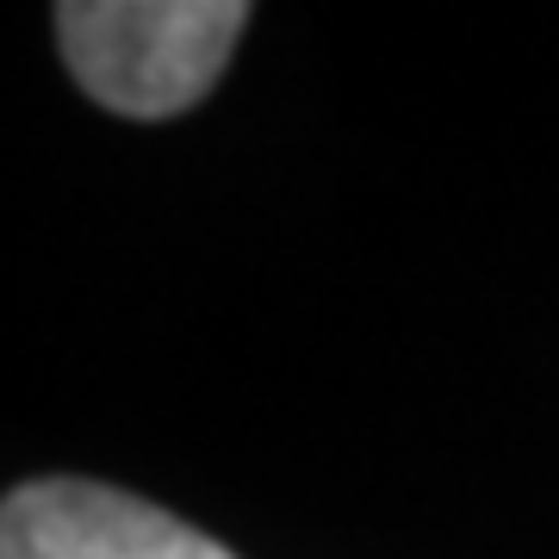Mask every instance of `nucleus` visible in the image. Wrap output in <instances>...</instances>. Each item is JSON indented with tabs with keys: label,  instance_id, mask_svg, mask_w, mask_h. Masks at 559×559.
<instances>
[{
	"label": "nucleus",
	"instance_id": "nucleus-2",
	"mask_svg": "<svg viewBox=\"0 0 559 559\" xmlns=\"http://www.w3.org/2000/svg\"><path fill=\"white\" fill-rule=\"evenodd\" d=\"M0 559H237L193 522L94 479H25L0 503Z\"/></svg>",
	"mask_w": 559,
	"mask_h": 559
},
{
	"label": "nucleus",
	"instance_id": "nucleus-1",
	"mask_svg": "<svg viewBox=\"0 0 559 559\" xmlns=\"http://www.w3.org/2000/svg\"><path fill=\"white\" fill-rule=\"evenodd\" d=\"M242 0H62L57 44L87 100L124 119H175L218 87Z\"/></svg>",
	"mask_w": 559,
	"mask_h": 559
}]
</instances>
